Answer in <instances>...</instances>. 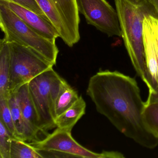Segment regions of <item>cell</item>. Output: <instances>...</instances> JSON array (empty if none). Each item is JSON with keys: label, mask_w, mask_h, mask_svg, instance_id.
Returning <instances> with one entry per match:
<instances>
[{"label": "cell", "mask_w": 158, "mask_h": 158, "mask_svg": "<svg viewBox=\"0 0 158 158\" xmlns=\"http://www.w3.org/2000/svg\"><path fill=\"white\" fill-rule=\"evenodd\" d=\"M86 93L97 111L126 137L147 148L158 146V138L144 123L145 102L135 78L118 71H100L89 79Z\"/></svg>", "instance_id": "6da1fadb"}, {"label": "cell", "mask_w": 158, "mask_h": 158, "mask_svg": "<svg viewBox=\"0 0 158 158\" xmlns=\"http://www.w3.org/2000/svg\"><path fill=\"white\" fill-rule=\"evenodd\" d=\"M122 37L132 65L138 76L152 90L146 67L143 41V22L148 15L157 16L148 0H115Z\"/></svg>", "instance_id": "7a4b0ae2"}, {"label": "cell", "mask_w": 158, "mask_h": 158, "mask_svg": "<svg viewBox=\"0 0 158 158\" xmlns=\"http://www.w3.org/2000/svg\"><path fill=\"white\" fill-rule=\"evenodd\" d=\"M0 27L8 43L15 42L30 48L54 65L56 64L59 50L56 41L39 35L2 3H0Z\"/></svg>", "instance_id": "3957f363"}, {"label": "cell", "mask_w": 158, "mask_h": 158, "mask_svg": "<svg viewBox=\"0 0 158 158\" xmlns=\"http://www.w3.org/2000/svg\"><path fill=\"white\" fill-rule=\"evenodd\" d=\"M53 68L44 72L28 83L29 93L39 117L42 133L57 127L54 106L62 84L64 81Z\"/></svg>", "instance_id": "277c9868"}, {"label": "cell", "mask_w": 158, "mask_h": 158, "mask_svg": "<svg viewBox=\"0 0 158 158\" xmlns=\"http://www.w3.org/2000/svg\"><path fill=\"white\" fill-rule=\"evenodd\" d=\"M9 44L10 54L11 94L38 76L53 68V64L34 50L15 42Z\"/></svg>", "instance_id": "5b68a950"}, {"label": "cell", "mask_w": 158, "mask_h": 158, "mask_svg": "<svg viewBox=\"0 0 158 158\" xmlns=\"http://www.w3.org/2000/svg\"><path fill=\"white\" fill-rule=\"evenodd\" d=\"M69 47L80 39V17L76 0H35Z\"/></svg>", "instance_id": "8992f818"}, {"label": "cell", "mask_w": 158, "mask_h": 158, "mask_svg": "<svg viewBox=\"0 0 158 158\" xmlns=\"http://www.w3.org/2000/svg\"><path fill=\"white\" fill-rule=\"evenodd\" d=\"M28 143L37 150L60 152L74 158H125L123 153L118 151H105L100 153L91 151L77 142L72 136L71 132L58 127L44 139Z\"/></svg>", "instance_id": "52a82bcc"}, {"label": "cell", "mask_w": 158, "mask_h": 158, "mask_svg": "<svg viewBox=\"0 0 158 158\" xmlns=\"http://www.w3.org/2000/svg\"><path fill=\"white\" fill-rule=\"evenodd\" d=\"M87 23L109 37L122 36L118 14L106 0H76Z\"/></svg>", "instance_id": "ba28073f"}, {"label": "cell", "mask_w": 158, "mask_h": 158, "mask_svg": "<svg viewBox=\"0 0 158 158\" xmlns=\"http://www.w3.org/2000/svg\"><path fill=\"white\" fill-rule=\"evenodd\" d=\"M0 3L8 7L31 29L43 37L55 41L60 38L59 33L49 20L11 2L0 0Z\"/></svg>", "instance_id": "9c48e42d"}, {"label": "cell", "mask_w": 158, "mask_h": 158, "mask_svg": "<svg viewBox=\"0 0 158 158\" xmlns=\"http://www.w3.org/2000/svg\"><path fill=\"white\" fill-rule=\"evenodd\" d=\"M14 93L25 122L30 142L40 140L38 135L42 133V129L37 111L29 93L28 83L23 85Z\"/></svg>", "instance_id": "30bf717a"}, {"label": "cell", "mask_w": 158, "mask_h": 158, "mask_svg": "<svg viewBox=\"0 0 158 158\" xmlns=\"http://www.w3.org/2000/svg\"><path fill=\"white\" fill-rule=\"evenodd\" d=\"M147 16L143 22L144 53L146 67L153 91L158 87V62L154 38Z\"/></svg>", "instance_id": "8fae6325"}, {"label": "cell", "mask_w": 158, "mask_h": 158, "mask_svg": "<svg viewBox=\"0 0 158 158\" xmlns=\"http://www.w3.org/2000/svg\"><path fill=\"white\" fill-rule=\"evenodd\" d=\"M10 76V54L9 43L5 38L0 40V99H8Z\"/></svg>", "instance_id": "7c38bea8"}, {"label": "cell", "mask_w": 158, "mask_h": 158, "mask_svg": "<svg viewBox=\"0 0 158 158\" xmlns=\"http://www.w3.org/2000/svg\"><path fill=\"white\" fill-rule=\"evenodd\" d=\"M86 104L82 96L64 112L56 117L55 124L60 129L72 132V129L80 118L85 113Z\"/></svg>", "instance_id": "4fadbf2b"}, {"label": "cell", "mask_w": 158, "mask_h": 158, "mask_svg": "<svg viewBox=\"0 0 158 158\" xmlns=\"http://www.w3.org/2000/svg\"><path fill=\"white\" fill-rule=\"evenodd\" d=\"M79 98L76 90L64 80L62 84L55 102L54 106L55 118L71 107Z\"/></svg>", "instance_id": "5bb4252c"}, {"label": "cell", "mask_w": 158, "mask_h": 158, "mask_svg": "<svg viewBox=\"0 0 158 158\" xmlns=\"http://www.w3.org/2000/svg\"><path fill=\"white\" fill-rule=\"evenodd\" d=\"M8 100L18 139L29 143L30 139L28 130L15 93L11 94Z\"/></svg>", "instance_id": "9a60e30c"}, {"label": "cell", "mask_w": 158, "mask_h": 158, "mask_svg": "<svg viewBox=\"0 0 158 158\" xmlns=\"http://www.w3.org/2000/svg\"><path fill=\"white\" fill-rule=\"evenodd\" d=\"M10 158H43V157L28 142L13 138L11 142Z\"/></svg>", "instance_id": "2e32d148"}, {"label": "cell", "mask_w": 158, "mask_h": 158, "mask_svg": "<svg viewBox=\"0 0 158 158\" xmlns=\"http://www.w3.org/2000/svg\"><path fill=\"white\" fill-rule=\"evenodd\" d=\"M143 118L151 133L158 138V102H145Z\"/></svg>", "instance_id": "e0dca14e"}, {"label": "cell", "mask_w": 158, "mask_h": 158, "mask_svg": "<svg viewBox=\"0 0 158 158\" xmlns=\"http://www.w3.org/2000/svg\"><path fill=\"white\" fill-rule=\"evenodd\" d=\"M0 121L3 123L12 137L18 139L8 99H0Z\"/></svg>", "instance_id": "ac0fdd59"}, {"label": "cell", "mask_w": 158, "mask_h": 158, "mask_svg": "<svg viewBox=\"0 0 158 158\" xmlns=\"http://www.w3.org/2000/svg\"><path fill=\"white\" fill-rule=\"evenodd\" d=\"M13 138L0 121V158H10L11 142Z\"/></svg>", "instance_id": "d6986e66"}, {"label": "cell", "mask_w": 158, "mask_h": 158, "mask_svg": "<svg viewBox=\"0 0 158 158\" xmlns=\"http://www.w3.org/2000/svg\"><path fill=\"white\" fill-rule=\"evenodd\" d=\"M6 1L13 2L21 7H23L37 14L47 20H49L47 15L43 12L41 8L40 7L39 5L35 0H6Z\"/></svg>", "instance_id": "ffe728a7"}, {"label": "cell", "mask_w": 158, "mask_h": 158, "mask_svg": "<svg viewBox=\"0 0 158 158\" xmlns=\"http://www.w3.org/2000/svg\"><path fill=\"white\" fill-rule=\"evenodd\" d=\"M146 102H158V87L153 91L149 92L148 99Z\"/></svg>", "instance_id": "44dd1931"}, {"label": "cell", "mask_w": 158, "mask_h": 158, "mask_svg": "<svg viewBox=\"0 0 158 158\" xmlns=\"http://www.w3.org/2000/svg\"><path fill=\"white\" fill-rule=\"evenodd\" d=\"M148 1L154 8L158 17V0H148Z\"/></svg>", "instance_id": "7402d4cb"}]
</instances>
